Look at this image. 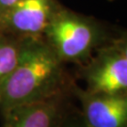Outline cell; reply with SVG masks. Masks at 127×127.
Here are the masks:
<instances>
[{
	"label": "cell",
	"mask_w": 127,
	"mask_h": 127,
	"mask_svg": "<svg viewBox=\"0 0 127 127\" xmlns=\"http://www.w3.org/2000/svg\"><path fill=\"white\" fill-rule=\"evenodd\" d=\"M72 83L43 38L24 39L18 62L0 89V112L68 94Z\"/></svg>",
	"instance_id": "obj_1"
},
{
	"label": "cell",
	"mask_w": 127,
	"mask_h": 127,
	"mask_svg": "<svg viewBox=\"0 0 127 127\" xmlns=\"http://www.w3.org/2000/svg\"><path fill=\"white\" fill-rule=\"evenodd\" d=\"M43 40L63 63L85 64L110 39L106 27L93 17L61 6L43 33Z\"/></svg>",
	"instance_id": "obj_2"
},
{
	"label": "cell",
	"mask_w": 127,
	"mask_h": 127,
	"mask_svg": "<svg viewBox=\"0 0 127 127\" xmlns=\"http://www.w3.org/2000/svg\"><path fill=\"white\" fill-rule=\"evenodd\" d=\"M80 76L87 91L93 93H127V40L123 35L112 38L99 47L85 64Z\"/></svg>",
	"instance_id": "obj_3"
},
{
	"label": "cell",
	"mask_w": 127,
	"mask_h": 127,
	"mask_svg": "<svg viewBox=\"0 0 127 127\" xmlns=\"http://www.w3.org/2000/svg\"><path fill=\"white\" fill-rule=\"evenodd\" d=\"M61 6L59 0H21L0 19V32L19 39L42 38Z\"/></svg>",
	"instance_id": "obj_4"
},
{
	"label": "cell",
	"mask_w": 127,
	"mask_h": 127,
	"mask_svg": "<svg viewBox=\"0 0 127 127\" xmlns=\"http://www.w3.org/2000/svg\"><path fill=\"white\" fill-rule=\"evenodd\" d=\"M72 93L81 104L86 127H127V95L93 93L73 82Z\"/></svg>",
	"instance_id": "obj_5"
},
{
	"label": "cell",
	"mask_w": 127,
	"mask_h": 127,
	"mask_svg": "<svg viewBox=\"0 0 127 127\" xmlns=\"http://www.w3.org/2000/svg\"><path fill=\"white\" fill-rule=\"evenodd\" d=\"M66 95L23 105L3 114V127H58L63 119Z\"/></svg>",
	"instance_id": "obj_6"
},
{
	"label": "cell",
	"mask_w": 127,
	"mask_h": 127,
	"mask_svg": "<svg viewBox=\"0 0 127 127\" xmlns=\"http://www.w3.org/2000/svg\"><path fill=\"white\" fill-rule=\"evenodd\" d=\"M23 40L0 32V89L18 62Z\"/></svg>",
	"instance_id": "obj_7"
},
{
	"label": "cell",
	"mask_w": 127,
	"mask_h": 127,
	"mask_svg": "<svg viewBox=\"0 0 127 127\" xmlns=\"http://www.w3.org/2000/svg\"><path fill=\"white\" fill-rule=\"evenodd\" d=\"M58 127H86L84 124V122L82 120V117H70L68 119H65L60 122Z\"/></svg>",
	"instance_id": "obj_8"
},
{
	"label": "cell",
	"mask_w": 127,
	"mask_h": 127,
	"mask_svg": "<svg viewBox=\"0 0 127 127\" xmlns=\"http://www.w3.org/2000/svg\"><path fill=\"white\" fill-rule=\"evenodd\" d=\"M21 0H0V19Z\"/></svg>",
	"instance_id": "obj_9"
}]
</instances>
